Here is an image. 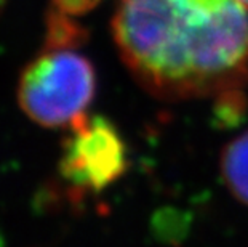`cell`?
Wrapping results in <instances>:
<instances>
[{"label": "cell", "mask_w": 248, "mask_h": 247, "mask_svg": "<svg viewBox=\"0 0 248 247\" xmlns=\"http://www.w3.org/2000/svg\"><path fill=\"white\" fill-rule=\"evenodd\" d=\"M88 39L85 26L77 18L48 8L45 18V49L44 50H76Z\"/></svg>", "instance_id": "5"}, {"label": "cell", "mask_w": 248, "mask_h": 247, "mask_svg": "<svg viewBox=\"0 0 248 247\" xmlns=\"http://www.w3.org/2000/svg\"><path fill=\"white\" fill-rule=\"evenodd\" d=\"M60 173L78 191L101 193L125 175L128 149L117 127L103 115H83L69 127Z\"/></svg>", "instance_id": "3"}, {"label": "cell", "mask_w": 248, "mask_h": 247, "mask_svg": "<svg viewBox=\"0 0 248 247\" xmlns=\"http://www.w3.org/2000/svg\"><path fill=\"white\" fill-rule=\"evenodd\" d=\"M219 167L231 194L248 206V130L224 146Z\"/></svg>", "instance_id": "4"}, {"label": "cell", "mask_w": 248, "mask_h": 247, "mask_svg": "<svg viewBox=\"0 0 248 247\" xmlns=\"http://www.w3.org/2000/svg\"><path fill=\"white\" fill-rule=\"evenodd\" d=\"M3 246V243H2V236H0V247H2Z\"/></svg>", "instance_id": "8"}, {"label": "cell", "mask_w": 248, "mask_h": 247, "mask_svg": "<svg viewBox=\"0 0 248 247\" xmlns=\"http://www.w3.org/2000/svg\"><path fill=\"white\" fill-rule=\"evenodd\" d=\"M237 2H240L242 5H244V7H247V8H248V0H237Z\"/></svg>", "instance_id": "7"}, {"label": "cell", "mask_w": 248, "mask_h": 247, "mask_svg": "<svg viewBox=\"0 0 248 247\" xmlns=\"http://www.w3.org/2000/svg\"><path fill=\"white\" fill-rule=\"evenodd\" d=\"M96 93V72L74 50H44L21 72L18 103L44 127H72L87 115Z\"/></svg>", "instance_id": "2"}, {"label": "cell", "mask_w": 248, "mask_h": 247, "mask_svg": "<svg viewBox=\"0 0 248 247\" xmlns=\"http://www.w3.org/2000/svg\"><path fill=\"white\" fill-rule=\"evenodd\" d=\"M112 35L135 81L163 101L219 98L248 82V8L237 0H117Z\"/></svg>", "instance_id": "1"}, {"label": "cell", "mask_w": 248, "mask_h": 247, "mask_svg": "<svg viewBox=\"0 0 248 247\" xmlns=\"http://www.w3.org/2000/svg\"><path fill=\"white\" fill-rule=\"evenodd\" d=\"M99 2L101 0H50V7L69 16L78 18L85 16L93 8H96Z\"/></svg>", "instance_id": "6"}]
</instances>
